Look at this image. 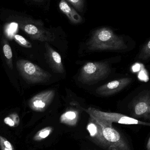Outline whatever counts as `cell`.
<instances>
[{"mask_svg":"<svg viewBox=\"0 0 150 150\" xmlns=\"http://www.w3.org/2000/svg\"><path fill=\"white\" fill-rule=\"evenodd\" d=\"M137 58L142 61L150 59V39L144 43L141 48Z\"/></svg>","mask_w":150,"mask_h":150,"instance_id":"cell-16","label":"cell"},{"mask_svg":"<svg viewBox=\"0 0 150 150\" xmlns=\"http://www.w3.org/2000/svg\"><path fill=\"white\" fill-rule=\"evenodd\" d=\"M86 129L94 143L104 149L108 150L109 146L104 137L102 128L92 116H90Z\"/></svg>","mask_w":150,"mask_h":150,"instance_id":"cell-10","label":"cell"},{"mask_svg":"<svg viewBox=\"0 0 150 150\" xmlns=\"http://www.w3.org/2000/svg\"><path fill=\"white\" fill-rule=\"evenodd\" d=\"M20 27L31 38L34 40L51 42L55 39L54 34L50 30L45 28L41 21L28 20L22 24Z\"/></svg>","mask_w":150,"mask_h":150,"instance_id":"cell-5","label":"cell"},{"mask_svg":"<svg viewBox=\"0 0 150 150\" xmlns=\"http://www.w3.org/2000/svg\"><path fill=\"white\" fill-rule=\"evenodd\" d=\"M59 8L72 23L77 24L83 21L82 17L73 7L70 6L66 0H61L59 4Z\"/></svg>","mask_w":150,"mask_h":150,"instance_id":"cell-12","label":"cell"},{"mask_svg":"<svg viewBox=\"0 0 150 150\" xmlns=\"http://www.w3.org/2000/svg\"><path fill=\"white\" fill-rule=\"evenodd\" d=\"M14 38L16 42L21 46L27 48H31L32 47V45L31 43L23 36L19 34H15Z\"/></svg>","mask_w":150,"mask_h":150,"instance_id":"cell-18","label":"cell"},{"mask_svg":"<svg viewBox=\"0 0 150 150\" xmlns=\"http://www.w3.org/2000/svg\"><path fill=\"white\" fill-rule=\"evenodd\" d=\"M132 80V78L128 77L113 80L98 87L96 93L103 97L111 96L122 91L131 83Z\"/></svg>","mask_w":150,"mask_h":150,"instance_id":"cell-9","label":"cell"},{"mask_svg":"<svg viewBox=\"0 0 150 150\" xmlns=\"http://www.w3.org/2000/svg\"><path fill=\"white\" fill-rule=\"evenodd\" d=\"M39 1H40V0H39Z\"/></svg>","mask_w":150,"mask_h":150,"instance_id":"cell-23","label":"cell"},{"mask_svg":"<svg viewBox=\"0 0 150 150\" xmlns=\"http://www.w3.org/2000/svg\"></svg>","mask_w":150,"mask_h":150,"instance_id":"cell-22","label":"cell"},{"mask_svg":"<svg viewBox=\"0 0 150 150\" xmlns=\"http://www.w3.org/2000/svg\"><path fill=\"white\" fill-rule=\"evenodd\" d=\"M53 131L52 127H47L42 129L38 131L33 137V140L35 142H40L50 135Z\"/></svg>","mask_w":150,"mask_h":150,"instance_id":"cell-15","label":"cell"},{"mask_svg":"<svg viewBox=\"0 0 150 150\" xmlns=\"http://www.w3.org/2000/svg\"><path fill=\"white\" fill-rule=\"evenodd\" d=\"M110 73L111 69L107 62H88L80 69L78 80L85 84H93L106 78Z\"/></svg>","mask_w":150,"mask_h":150,"instance_id":"cell-2","label":"cell"},{"mask_svg":"<svg viewBox=\"0 0 150 150\" xmlns=\"http://www.w3.org/2000/svg\"><path fill=\"white\" fill-rule=\"evenodd\" d=\"M85 111L89 115H91L93 117L104 120L112 123L113 122H115L125 125H133L142 123V122L135 118L129 117L127 115L118 113L103 112L94 108H89L86 109Z\"/></svg>","mask_w":150,"mask_h":150,"instance_id":"cell-7","label":"cell"},{"mask_svg":"<svg viewBox=\"0 0 150 150\" xmlns=\"http://www.w3.org/2000/svg\"><path fill=\"white\" fill-rule=\"evenodd\" d=\"M54 90H48L39 93L28 102L30 108L37 112H44L51 105L55 96Z\"/></svg>","mask_w":150,"mask_h":150,"instance_id":"cell-8","label":"cell"},{"mask_svg":"<svg viewBox=\"0 0 150 150\" xmlns=\"http://www.w3.org/2000/svg\"><path fill=\"white\" fill-rule=\"evenodd\" d=\"M79 112L77 110L70 109L63 113L60 117L61 123L67 126L74 127L78 122Z\"/></svg>","mask_w":150,"mask_h":150,"instance_id":"cell-13","label":"cell"},{"mask_svg":"<svg viewBox=\"0 0 150 150\" xmlns=\"http://www.w3.org/2000/svg\"><path fill=\"white\" fill-rule=\"evenodd\" d=\"M147 150H150V137L147 144Z\"/></svg>","mask_w":150,"mask_h":150,"instance_id":"cell-21","label":"cell"},{"mask_svg":"<svg viewBox=\"0 0 150 150\" xmlns=\"http://www.w3.org/2000/svg\"><path fill=\"white\" fill-rule=\"evenodd\" d=\"M72 4L76 9L82 11L84 6L83 0H66Z\"/></svg>","mask_w":150,"mask_h":150,"instance_id":"cell-20","label":"cell"},{"mask_svg":"<svg viewBox=\"0 0 150 150\" xmlns=\"http://www.w3.org/2000/svg\"><path fill=\"white\" fill-rule=\"evenodd\" d=\"M16 66L20 75L29 83H46L52 77L48 72L30 61L18 60L16 62Z\"/></svg>","mask_w":150,"mask_h":150,"instance_id":"cell-3","label":"cell"},{"mask_svg":"<svg viewBox=\"0 0 150 150\" xmlns=\"http://www.w3.org/2000/svg\"><path fill=\"white\" fill-rule=\"evenodd\" d=\"M2 49L6 59L7 65L11 69H13L12 64V52L11 47L9 45L8 42L6 40H3Z\"/></svg>","mask_w":150,"mask_h":150,"instance_id":"cell-14","label":"cell"},{"mask_svg":"<svg viewBox=\"0 0 150 150\" xmlns=\"http://www.w3.org/2000/svg\"><path fill=\"white\" fill-rule=\"evenodd\" d=\"M45 57L51 69L54 73L63 74L65 72V69L60 54L52 48L47 43L45 44Z\"/></svg>","mask_w":150,"mask_h":150,"instance_id":"cell-11","label":"cell"},{"mask_svg":"<svg viewBox=\"0 0 150 150\" xmlns=\"http://www.w3.org/2000/svg\"><path fill=\"white\" fill-rule=\"evenodd\" d=\"M91 51H119L126 49L127 45L122 37L115 34L108 27H102L94 31L87 44Z\"/></svg>","mask_w":150,"mask_h":150,"instance_id":"cell-1","label":"cell"},{"mask_svg":"<svg viewBox=\"0 0 150 150\" xmlns=\"http://www.w3.org/2000/svg\"><path fill=\"white\" fill-rule=\"evenodd\" d=\"M0 149L1 150H15L12 144L5 137L0 135Z\"/></svg>","mask_w":150,"mask_h":150,"instance_id":"cell-19","label":"cell"},{"mask_svg":"<svg viewBox=\"0 0 150 150\" xmlns=\"http://www.w3.org/2000/svg\"><path fill=\"white\" fill-rule=\"evenodd\" d=\"M92 116L101 127L103 135L108 144V150H131L128 143L120 133L114 128L112 123Z\"/></svg>","mask_w":150,"mask_h":150,"instance_id":"cell-4","label":"cell"},{"mask_svg":"<svg viewBox=\"0 0 150 150\" xmlns=\"http://www.w3.org/2000/svg\"><path fill=\"white\" fill-rule=\"evenodd\" d=\"M130 108L134 118L150 120V91H144L136 97L130 103Z\"/></svg>","mask_w":150,"mask_h":150,"instance_id":"cell-6","label":"cell"},{"mask_svg":"<svg viewBox=\"0 0 150 150\" xmlns=\"http://www.w3.org/2000/svg\"><path fill=\"white\" fill-rule=\"evenodd\" d=\"M20 120L18 114L14 112L8 115L4 120V122L6 125L11 127H16L20 123Z\"/></svg>","mask_w":150,"mask_h":150,"instance_id":"cell-17","label":"cell"}]
</instances>
